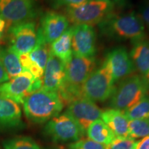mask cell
<instances>
[{"instance_id": "cell-6", "label": "cell", "mask_w": 149, "mask_h": 149, "mask_svg": "<svg viewBox=\"0 0 149 149\" xmlns=\"http://www.w3.org/2000/svg\"><path fill=\"white\" fill-rule=\"evenodd\" d=\"M115 6L101 0H89L83 4L65 8L66 17L73 25L86 24L93 26L113 13Z\"/></svg>"}, {"instance_id": "cell-17", "label": "cell", "mask_w": 149, "mask_h": 149, "mask_svg": "<svg viewBox=\"0 0 149 149\" xmlns=\"http://www.w3.org/2000/svg\"><path fill=\"white\" fill-rule=\"evenodd\" d=\"M102 120L109 126L115 137L126 138L129 137V120L123 111L116 109H108L102 112Z\"/></svg>"}, {"instance_id": "cell-33", "label": "cell", "mask_w": 149, "mask_h": 149, "mask_svg": "<svg viewBox=\"0 0 149 149\" xmlns=\"http://www.w3.org/2000/svg\"><path fill=\"white\" fill-rule=\"evenodd\" d=\"M6 25V23L4 20L2 18L0 17V32L3 33V31H4Z\"/></svg>"}, {"instance_id": "cell-24", "label": "cell", "mask_w": 149, "mask_h": 149, "mask_svg": "<svg viewBox=\"0 0 149 149\" xmlns=\"http://www.w3.org/2000/svg\"><path fill=\"white\" fill-rule=\"evenodd\" d=\"M4 149H41L40 146L29 137H17L3 141Z\"/></svg>"}, {"instance_id": "cell-11", "label": "cell", "mask_w": 149, "mask_h": 149, "mask_svg": "<svg viewBox=\"0 0 149 149\" xmlns=\"http://www.w3.org/2000/svg\"><path fill=\"white\" fill-rule=\"evenodd\" d=\"M35 78L26 70H23L17 77L0 84V96L23 104L24 99L31 93V87Z\"/></svg>"}, {"instance_id": "cell-29", "label": "cell", "mask_w": 149, "mask_h": 149, "mask_svg": "<svg viewBox=\"0 0 149 149\" xmlns=\"http://www.w3.org/2000/svg\"><path fill=\"white\" fill-rule=\"evenodd\" d=\"M138 15L142 20L144 26L149 30V1H146L141 4L139 8Z\"/></svg>"}, {"instance_id": "cell-8", "label": "cell", "mask_w": 149, "mask_h": 149, "mask_svg": "<svg viewBox=\"0 0 149 149\" xmlns=\"http://www.w3.org/2000/svg\"><path fill=\"white\" fill-rule=\"evenodd\" d=\"M37 12L35 0H0V17L11 26L30 22Z\"/></svg>"}, {"instance_id": "cell-21", "label": "cell", "mask_w": 149, "mask_h": 149, "mask_svg": "<svg viewBox=\"0 0 149 149\" xmlns=\"http://www.w3.org/2000/svg\"><path fill=\"white\" fill-rule=\"evenodd\" d=\"M86 133L88 138L91 140L106 146L111 144L115 138L112 130L100 119L93 122L89 126Z\"/></svg>"}, {"instance_id": "cell-3", "label": "cell", "mask_w": 149, "mask_h": 149, "mask_svg": "<svg viewBox=\"0 0 149 149\" xmlns=\"http://www.w3.org/2000/svg\"><path fill=\"white\" fill-rule=\"evenodd\" d=\"M23 107L28 120L35 124H43L59 115L64 104L58 93L41 88L24 99Z\"/></svg>"}, {"instance_id": "cell-28", "label": "cell", "mask_w": 149, "mask_h": 149, "mask_svg": "<svg viewBox=\"0 0 149 149\" xmlns=\"http://www.w3.org/2000/svg\"><path fill=\"white\" fill-rule=\"evenodd\" d=\"M88 1L89 0H48V2L51 7L57 9L62 7H65L66 8L78 6Z\"/></svg>"}, {"instance_id": "cell-16", "label": "cell", "mask_w": 149, "mask_h": 149, "mask_svg": "<svg viewBox=\"0 0 149 149\" xmlns=\"http://www.w3.org/2000/svg\"><path fill=\"white\" fill-rule=\"evenodd\" d=\"M22 111L18 104L0 96V130L21 128Z\"/></svg>"}, {"instance_id": "cell-18", "label": "cell", "mask_w": 149, "mask_h": 149, "mask_svg": "<svg viewBox=\"0 0 149 149\" xmlns=\"http://www.w3.org/2000/svg\"><path fill=\"white\" fill-rule=\"evenodd\" d=\"M129 55L135 70L144 77L149 71V40L144 37L133 42Z\"/></svg>"}, {"instance_id": "cell-27", "label": "cell", "mask_w": 149, "mask_h": 149, "mask_svg": "<svg viewBox=\"0 0 149 149\" xmlns=\"http://www.w3.org/2000/svg\"><path fill=\"white\" fill-rule=\"evenodd\" d=\"M137 141L131 137L118 138L113 139L111 144L107 145V149H134Z\"/></svg>"}, {"instance_id": "cell-10", "label": "cell", "mask_w": 149, "mask_h": 149, "mask_svg": "<svg viewBox=\"0 0 149 149\" xmlns=\"http://www.w3.org/2000/svg\"><path fill=\"white\" fill-rule=\"evenodd\" d=\"M72 54L94 57L96 53V33L92 26L77 24L72 26Z\"/></svg>"}, {"instance_id": "cell-15", "label": "cell", "mask_w": 149, "mask_h": 149, "mask_svg": "<svg viewBox=\"0 0 149 149\" xmlns=\"http://www.w3.org/2000/svg\"><path fill=\"white\" fill-rule=\"evenodd\" d=\"M65 66L66 65L63 61L51 52L44 70L42 88L58 92L64 81Z\"/></svg>"}, {"instance_id": "cell-1", "label": "cell", "mask_w": 149, "mask_h": 149, "mask_svg": "<svg viewBox=\"0 0 149 149\" xmlns=\"http://www.w3.org/2000/svg\"><path fill=\"white\" fill-rule=\"evenodd\" d=\"M100 33L107 38L116 41L131 40L145 37V26L135 11L111 13L98 24Z\"/></svg>"}, {"instance_id": "cell-9", "label": "cell", "mask_w": 149, "mask_h": 149, "mask_svg": "<svg viewBox=\"0 0 149 149\" xmlns=\"http://www.w3.org/2000/svg\"><path fill=\"white\" fill-rule=\"evenodd\" d=\"M10 46L19 55L29 54L37 42V31L32 21L11 26L9 29Z\"/></svg>"}, {"instance_id": "cell-4", "label": "cell", "mask_w": 149, "mask_h": 149, "mask_svg": "<svg viewBox=\"0 0 149 149\" xmlns=\"http://www.w3.org/2000/svg\"><path fill=\"white\" fill-rule=\"evenodd\" d=\"M148 91L149 86L144 77L139 74L128 76L115 88L109 105L111 109L124 112L146 95Z\"/></svg>"}, {"instance_id": "cell-2", "label": "cell", "mask_w": 149, "mask_h": 149, "mask_svg": "<svg viewBox=\"0 0 149 149\" xmlns=\"http://www.w3.org/2000/svg\"><path fill=\"white\" fill-rule=\"evenodd\" d=\"M96 61L94 57H79L72 54L65 66V79L62 86L58 91L59 97L64 104H70L80 97L81 87L93 70Z\"/></svg>"}, {"instance_id": "cell-22", "label": "cell", "mask_w": 149, "mask_h": 149, "mask_svg": "<svg viewBox=\"0 0 149 149\" xmlns=\"http://www.w3.org/2000/svg\"><path fill=\"white\" fill-rule=\"evenodd\" d=\"M48 45L49 44L46 42L42 33L38 29L36 44L32 51L29 53V56L33 62L44 70L51 53V48H49Z\"/></svg>"}, {"instance_id": "cell-25", "label": "cell", "mask_w": 149, "mask_h": 149, "mask_svg": "<svg viewBox=\"0 0 149 149\" xmlns=\"http://www.w3.org/2000/svg\"><path fill=\"white\" fill-rule=\"evenodd\" d=\"M128 130L129 137L133 139L146 137L149 135V119L130 120Z\"/></svg>"}, {"instance_id": "cell-7", "label": "cell", "mask_w": 149, "mask_h": 149, "mask_svg": "<svg viewBox=\"0 0 149 149\" xmlns=\"http://www.w3.org/2000/svg\"><path fill=\"white\" fill-rule=\"evenodd\" d=\"M44 133L55 142H74L84 135L78 123L65 112L48 121Z\"/></svg>"}, {"instance_id": "cell-23", "label": "cell", "mask_w": 149, "mask_h": 149, "mask_svg": "<svg viewBox=\"0 0 149 149\" xmlns=\"http://www.w3.org/2000/svg\"><path fill=\"white\" fill-rule=\"evenodd\" d=\"M124 113L128 120L149 119V95H145Z\"/></svg>"}, {"instance_id": "cell-30", "label": "cell", "mask_w": 149, "mask_h": 149, "mask_svg": "<svg viewBox=\"0 0 149 149\" xmlns=\"http://www.w3.org/2000/svg\"><path fill=\"white\" fill-rule=\"evenodd\" d=\"M134 149H149V135L139 141H137Z\"/></svg>"}, {"instance_id": "cell-13", "label": "cell", "mask_w": 149, "mask_h": 149, "mask_svg": "<svg viewBox=\"0 0 149 149\" xmlns=\"http://www.w3.org/2000/svg\"><path fill=\"white\" fill-rule=\"evenodd\" d=\"M70 22L66 15L49 11L41 19V26L39 28L46 42L52 44L69 29Z\"/></svg>"}, {"instance_id": "cell-32", "label": "cell", "mask_w": 149, "mask_h": 149, "mask_svg": "<svg viewBox=\"0 0 149 149\" xmlns=\"http://www.w3.org/2000/svg\"><path fill=\"white\" fill-rule=\"evenodd\" d=\"M101 1H107L113 4L114 6L118 5V6H123L126 3V0H101Z\"/></svg>"}, {"instance_id": "cell-5", "label": "cell", "mask_w": 149, "mask_h": 149, "mask_svg": "<svg viewBox=\"0 0 149 149\" xmlns=\"http://www.w3.org/2000/svg\"><path fill=\"white\" fill-rule=\"evenodd\" d=\"M115 83L111 68L105 59L102 66L93 70L84 83L82 97L93 102H105L111 97Z\"/></svg>"}, {"instance_id": "cell-35", "label": "cell", "mask_w": 149, "mask_h": 149, "mask_svg": "<svg viewBox=\"0 0 149 149\" xmlns=\"http://www.w3.org/2000/svg\"><path fill=\"white\" fill-rule=\"evenodd\" d=\"M2 33H1V32H0V40H1V37H2Z\"/></svg>"}, {"instance_id": "cell-36", "label": "cell", "mask_w": 149, "mask_h": 149, "mask_svg": "<svg viewBox=\"0 0 149 149\" xmlns=\"http://www.w3.org/2000/svg\"><path fill=\"white\" fill-rule=\"evenodd\" d=\"M51 149H62V148H51Z\"/></svg>"}, {"instance_id": "cell-14", "label": "cell", "mask_w": 149, "mask_h": 149, "mask_svg": "<svg viewBox=\"0 0 149 149\" xmlns=\"http://www.w3.org/2000/svg\"><path fill=\"white\" fill-rule=\"evenodd\" d=\"M106 60L111 68L115 82L128 77L135 70L129 53L123 46L112 49L107 54Z\"/></svg>"}, {"instance_id": "cell-19", "label": "cell", "mask_w": 149, "mask_h": 149, "mask_svg": "<svg viewBox=\"0 0 149 149\" xmlns=\"http://www.w3.org/2000/svg\"><path fill=\"white\" fill-rule=\"evenodd\" d=\"M51 52L66 65L72 56V26L51 44Z\"/></svg>"}, {"instance_id": "cell-12", "label": "cell", "mask_w": 149, "mask_h": 149, "mask_svg": "<svg viewBox=\"0 0 149 149\" xmlns=\"http://www.w3.org/2000/svg\"><path fill=\"white\" fill-rule=\"evenodd\" d=\"M66 113L78 123L85 133L89 126L99 120L102 114V110L94 102L85 97H80L68 104Z\"/></svg>"}, {"instance_id": "cell-20", "label": "cell", "mask_w": 149, "mask_h": 149, "mask_svg": "<svg viewBox=\"0 0 149 149\" xmlns=\"http://www.w3.org/2000/svg\"><path fill=\"white\" fill-rule=\"evenodd\" d=\"M0 62L10 79L17 77L23 71L19 54L10 47L0 50Z\"/></svg>"}, {"instance_id": "cell-34", "label": "cell", "mask_w": 149, "mask_h": 149, "mask_svg": "<svg viewBox=\"0 0 149 149\" xmlns=\"http://www.w3.org/2000/svg\"><path fill=\"white\" fill-rule=\"evenodd\" d=\"M144 79H145V80H146L147 84H148V85L149 86V71L148 73H147L146 75L144 77Z\"/></svg>"}, {"instance_id": "cell-31", "label": "cell", "mask_w": 149, "mask_h": 149, "mask_svg": "<svg viewBox=\"0 0 149 149\" xmlns=\"http://www.w3.org/2000/svg\"><path fill=\"white\" fill-rule=\"evenodd\" d=\"M9 79H9L4 68H3L2 64L0 62V84L6 82Z\"/></svg>"}, {"instance_id": "cell-26", "label": "cell", "mask_w": 149, "mask_h": 149, "mask_svg": "<svg viewBox=\"0 0 149 149\" xmlns=\"http://www.w3.org/2000/svg\"><path fill=\"white\" fill-rule=\"evenodd\" d=\"M107 146L88 138L81 139L71 143L69 145V149H107Z\"/></svg>"}]
</instances>
